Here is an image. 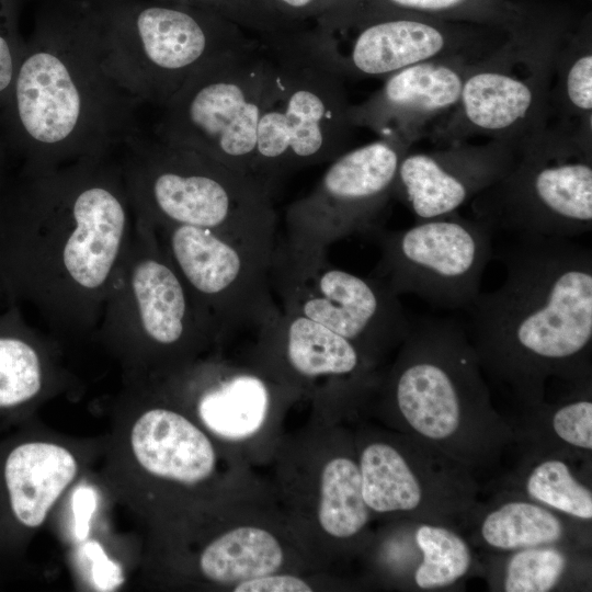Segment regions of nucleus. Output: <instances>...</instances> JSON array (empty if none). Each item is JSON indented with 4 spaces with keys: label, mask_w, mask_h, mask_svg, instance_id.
Instances as JSON below:
<instances>
[{
    "label": "nucleus",
    "mask_w": 592,
    "mask_h": 592,
    "mask_svg": "<svg viewBox=\"0 0 592 592\" xmlns=\"http://www.w3.org/2000/svg\"><path fill=\"white\" fill-rule=\"evenodd\" d=\"M135 217L119 162L20 170L0 202V287L50 329L93 335L129 246Z\"/></svg>",
    "instance_id": "obj_1"
},
{
    "label": "nucleus",
    "mask_w": 592,
    "mask_h": 592,
    "mask_svg": "<svg viewBox=\"0 0 592 592\" xmlns=\"http://www.w3.org/2000/svg\"><path fill=\"white\" fill-rule=\"evenodd\" d=\"M499 260L504 281L478 294L465 328L486 378L525 415L546 403L551 378L591 385L592 250L571 238L514 236Z\"/></svg>",
    "instance_id": "obj_2"
},
{
    "label": "nucleus",
    "mask_w": 592,
    "mask_h": 592,
    "mask_svg": "<svg viewBox=\"0 0 592 592\" xmlns=\"http://www.w3.org/2000/svg\"><path fill=\"white\" fill-rule=\"evenodd\" d=\"M101 0H48L24 42L0 136L22 170L109 158L141 105L107 71Z\"/></svg>",
    "instance_id": "obj_3"
},
{
    "label": "nucleus",
    "mask_w": 592,
    "mask_h": 592,
    "mask_svg": "<svg viewBox=\"0 0 592 592\" xmlns=\"http://www.w3.org/2000/svg\"><path fill=\"white\" fill-rule=\"evenodd\" d=\"M385 386L406 433L476 479L517 444L512 424L492 403L465 326L454 318L411 322Z\"/></svg>",
    "instance_id": "obj_4"
},
{
    "label": "nucleus",
    "mask_w": 592,
    "mask_h": 592,
    "mask_svg": "<svg viewBox=\"0 0 592 592\" xmlns=\"http://www.w3.org/2000/svg\"><path fill=\"white\" fill-rule=\"evenodd\" d=\"M125 147L119 166L135 219L276 244L273 194L257 181L158 138L138 135Z\"/></svg>",
    "instance_id": "obj_5"
},
{
    "label": "nucleus",
    "mask_w": 592,
    "mask_h": 592,
    "mask_svg": "<svg viewBox=\"0 0 592 592\" xmlns=\"http://www.w3.org/2000/svg\"><path fill=\"white\" fill-rule=\"evenodd\" d=\"M93 335L126 379L183 368L214 340L155 229L138 219Z\"/></svg>",
    "instance_id": "obj_6"
},
{
    "label": "nucleus",
    "mask_w": 592,
    "mask_h": 592,
    "mask_svg": "<svg viewBox=\"0 0 592 592\" xmlns=\"http://www.w3.org/2000/svg\"><path fill=\"white\" fill-rule=\"evenodd\" d=\"M572 22L534 8L530 20L469 67L458 102L424 137L436 146L475 138L520 145L549 123L558 45Z\"/></svg>",
    "instance_id": "obj_7"
},
{
    "label": "nucleus",
    "mask_w": 592,
    "mask_h": 592,
    "mask_svg": "<svg viewBox=\"0 0 592 592\" xmlns=\"http://www.w3.org/2000/svg\"><path fill=\"white\" fill-rule=\"evenodd\" d=\"M101 13L107 71L140 104L160 107L205 62L255 38L171 0H101Z\"/></svg>",
    "instance_id": "obj_8"
},
{
    "label": "nucleus",
    "mask_w": 592,
    "mask_h": 592,
    "mask_svg": "<svg viewBox=\"0 0 592 592\" xmlns=\"http://www.w3.org/2000/svg\"><path fill=\"white\" fill-rule=\"evenodd\" d=\"M305 32L271 45L252 177L272 194L287 174L346 151L355 129L343 79L307 48Z\"/></svg>",
    "instance_id": "obj_9"
},
{
    "label": "nucleus",
    "mask_w": 592,
    "mask_h": 592,
    "mask_svg": "<svg viewBox=\"0 0 592 592\" xmlns=\"http://www.w3.org/2000/svg\"><path fill=\"white\" fill-rule=\"evenodd\" d=\"M493 232L573 238L592 229V138L556 124L516 146L509 172L471 201Z\"/></svg>",
    "instance_id": "obj_10"
},
{
    "label": "nucleus",
    "mask_w": 592,
    "mask_h": 592,
    "mask_svg": "<svg viewBox=\"0 0 592 592\" xmlns=\"http://www.w3.org/2000/svg\"><path fill=\"white\" fill-rule=\"evenodd\" d=\"M272 69V47L258 38L212 58L162 107L156 138L254 180L259 115Z\"/></svg>",
    "instance_id": "obj_11"
},
{
    "label": "nucleus",
    "mask_w": 592,
    "mask_h": 592,
    "mask_svg": "<svg viewBox=\"0 0 592 592\" xmlns=\"http://www.w3.org/2000/svg\"><path fill=\"white\" fill-rule=\"evenodd\" d=\"M505 35L487 26L406 12L334 8L304 33V42L342 79H362L386 78L441 57H479Z\"/></svg>",
    "instance_id": "obj_12"
},
{
    "label": "nucleus",
    "mask_w": 592,
    "mask_h": 592,
    "mask_svg": "<svg viewBox=\"0 0 592 592\" xmlns=\"http://www.w3.org/2000/svg\"><path fill=\"white\" fill-rule=\"evenodd\" d=\"M271 284L282 310L342 335L371 363L409 333L411 321L384 282L331 264L326 252H299L276 243Z\"/></svg>",
    "instance_id": "obj_13"
},
{
    "label": "nucleus",
    "mask_w": 592,
    "mask_h": 592,
    "mask_svg": "<svg viewBox=\"0 0 592 592\" xmlns=\"http://www.w3.org/2000/svg\"><path fill=\"white\" fill-rule=\"evenodd\" d=\"M155 231L214 340L259 329L281 311L271 284L275 246L192 226Z\"/></svg>",
    "instance_id": "obj_14"
},
{
    "label": "nucleus",
    "mask_w": 592,
    "mask_h": 592,
    "mask_svg": "<svg viewBox=\"0 0 592 592\" xmlns=\"http://www.w3.org/2000/svg\"><path fill=\"white\" fill-rule=\"evenodd\" d=\"M369 235L380 251L372 276L400 294H414L433 307L467 309L480 293L492 258L493 231L458 212L415 221L405 229L376 227Z\"/></svg>",
    "instance_id": "obj_15"
},
{
    "label": "nucleus",
    "mask_w": 592,
    "mask_h": 592,
    "mask_svg": "<svg viewBox=\"0 0 592 592\" xmlns=\"http://www.w3.org/2000/svg\"><path fill=\"white\" fill-rule=\"evenodd\" d=\"M110 439L107 478L130 508L157 482L192 487L215 470L207 435L183 413L158 403L146 379H126Z\"/></svg>",
    "instance_id": "obj_16"
},
{
    "label": "nucleus",
    "mask_w": 592,
    "mask_h": 592,
    "mask_svg": "<svg viewBox=\"0 0 592 592\" xmlns=\"http://www.w3.org/2000/svg\"><path fill=\"white\" fill-rule=\"evenodd\" d=\"M414 143L383 137L330 161L315 187L287 207L283 243L299 252L327 253L335 241L379 227L394 198L400 161Z\"/></svg>",
    "instance_id": "obj_17"
},
{
    "label": "nucleus",
    "mask_w": 592,
    "mask_h": 592,
    "mask_svg": "<svg viewBox=\"0 0 592 592\" xmlns=\"http://www.w3.org/2000/svg\"><path fill=\"white\" fill-rule=\"evenodd\" d=\"M373 441L360 454L363 498L371 511L414 522L467 526L480 486L464 466L407 436Z\"/></svg>",
    "instance_id": "obj_18"
},
{
    "label": "nucleus",
    "mask_w": 592,
    "mask_h": 592,
    "mask_svg": "<svg viewBox=\"0 0 592 592\" xmlns=\"http://www.w3.org/2000/svg\"><path fill=\"white\" fill-rule=\"evenodd\" d=\"M92 449L27 424L0 441V573L21 563Z\"/></svg>",
    "instance_id": "obj_19"
},
{
    "label": "nucleus",
    "mask_w": 592,
    "mask_h": 592,
    "mask_svg": "<svg viewBox=\"0 0 592 592\" xmlns=\"http://www.w3.org/2000/svg\"><path fill=\"white\" fill-rule=\"evenodd\" d=\"M516 146L499 141L460 143L402 157L394 198L405 204L415 221L454 214L512 168Z\"/></svg>",
    "instance_id": "obj_20"
},
{
    "label": "nucleus",
    "mask_w": 592,
    "mask_h": 592,
    "mask_svg": "<svg viewBox=\"0 0 592 592\" xmlns=\"http://www.w3.org/2000/svg\"><path fill=\"white\" fill-rule=\"evenodd\" d=\"M479 57H441L389 75L365 101L351 104L352 124L372 130L378 138L401 136L417 143L454 109L466 73Z\"/></svg>",
    "instance_id": "obj_21"
},
{
    "label": "nucleus",
    "mask_w": 592,
    "mask_h": 592,
    "mask_svg": "<svg viewBox=\"0 0 592 592\" xmlns=\"http://www.w3.org/2000/svg\"><path fill=\"white\" fill-rule=\"evenodd\" d=\"M59 349L25 320L20 305H8L0 314V430L23 423L72 385Z\"/></svg>",
    "instance_id": "obj_22"
},
{
    "label": "nucleus",
    "mask_w": 592,
    "mask_h": 592,
    "mask_svg": "<svg viewBox=\"0 0 592 592\" xmlns=\"http://www.w3.org/2000/svg\"><path fill=\"white\" fill-rule=\"evenodd\" d=\"M486 505L478 502L467 526L489 553L561 545L588 549L590 523L569 517L519 491L504 490Z\"/></svg>",
    "instance_id": "obj_23"
},
{
    "label": "nucleus",
    "mask_w": 592,
    "mask_h": 592,
    "mask_svg": "<svg viewBox=\"0 0 592 592\" xmlns=\"http://www.w3.org/2000/svg\"><path fill=\"white\" fill-rule=\"evenodd\" d=\"M260 346L301 378L360 375L371 363L349 340L298 314L281 311L259 328Z\"/></svg>",
    "instance_id": "obj_24"
},
{
    "label": "nucleus",
    "mask_w": 592,
    "mask_h": 592,
    "mask_svg": "<svg viewBox=\"0 0 592 592\" xmlns=\"http://www.w3.org/2000/svg\"><path fill=\"white\" fill-rule=\"evenodd\" d=\"M549 122L592 137V22L591 14L571 23L554 60Z\"/></svg>",
    "instance_id": "obj_25"
},
{
    "label": "nucleus",
    "mask_w": 592,
    "mask_h": 592,
    "mask_svg": "<svg viewBox=\"0 0 592 592\" xmlns=\"http://www.w3.org/2000/svg\"><path fill=\"white\" fill-rule=\"evenodd\" d=\"M265 380L252 373H235L207 385L197 397L196 412L214 434L242 440L262 426L270 408Z\"/></svg>",
    "instance_id": "obj_26"
},
{
    "label": "nucleus",
    "mask_w": 592,
    "mask_h": 592,
    "mask_svg": "<svg viewBox=\"0 0 592 592\" xmlns=\"http://www.w3.org/2000/svg\"><path fill=\"white\" fill-rule=\"evenodd\" d=\"M588 549L544 545L493 554V565L483 566L491 587L505 592H548L561 590L577 580Z\"/></svg>",
    "instance_id": "obj_27"
},
{
    "label": "nucleus",
    "mask_w": 592,
    "mask_h": 592,
    "mask_svg": "<svg viewBox=\"0 0 592 592\" xmlns=\"http://www.w3.org/2000/svg\"><path fill=\"white\" fill-rule=\"evenodd\" d=\"M283 562L277 539L253 526L234 528L207 544L198 557L204 578L219 584L239 583L274 573Z\"/></svg>",
    "instance_id": "obj_28"
},
{
    "label": "nucleus",
    "mask_w": 592,
    "mask_h": 592,
    "mask_svg": "<svg viewBox=\"0 0 592 592\" xmlns=\"http://www.w3.org/2000/svg\"><path fill=\"white\" fill-rule=\"evenodd\" d=\"M526 455V454H525ZM519 477L522 494L569 517L591 522L592 491L566 452L532 448Z\"/></svg>",
    "instance_id": "obj_29"
},
{
    "label": "nucleus",
    "mask_w": 592,
    "mask_h": 592,
    "mask_svg": "<svg viewBox=\"0 0 592 592\" xmlns=\"http://www.w3.org/2000/svg\"><path fill=\"white\" fill-rule=\"evenodd\" d=\"M335 8L406 12L505 33L522 27L534 9L513 0H340Z\"/></svg>",
    "instance_id": "obj_30"
},
{
    "label": "nucleus",
    "mask_w": 592,
    "mask_h": 592,
    "mask_svg": "<svg viewBox=\"0 0 592 592\" xmlns=\"http://www.w3.org/2000/svg\"><path fill=\"white\" fill-rule=\"evenodd\" d=\"M414 539L421 559L412 581L421 591L455 587L485 570L473 550V544L455 527L418 522Z\"/></svg>",
    "instance_id": "obj_31"
},
{
    "label": "nucleus",
    "mask_w": 592,
    "mask_h": 592,
    "mask_svg": "<svg viewBox=\"0 0 592 592\" xmlns=\"http://www.w3.org/2000/svg\"><path fill=\"white\" fill-rule=\"evenodd\" d=\"M523 418L540 421L539 425H531V429L547 430L522 441H530L532 448L566 452L584 458L591 456V385L571 389L559 402H546Z\"/></svg>",
    "instance_id": "obj_32"
},
{
    "label": "nucleus",
    "mask_w": 592,
    "mask_h": 592,
    "mask_svg": "<svg viewBox=\"0 0 592 592\" xmlns=\"http://www.w3.org/2000/svg\"><path fill=\"white\" fill-rule=\"evenodd\" d=\"M371 510L362 493L360 467L353 459H331L321 474L318 520L326 533L351 538L367 525Z\"/></svg>",
    "instance_id": "obj_33"
},
{
    "label": "nucleus",
    "mask_w": 592,
    "mask_h": 592,
    "mask_svg": "<svg viewBox=\"0 0 592 592\" xmlns=\"http://www.w3.org/2000/svg\"><path fill=\"white\" fill-rule=\"evenodd\" d=\"M213 12L255 38L276 45L307 29L284 19L267 0H171Z\"/></svg>",
    "instance_id": "obj_34"
},
{
    "label": "nucleus",
    "mask_w": 592,
    "mask_h": 592,
    "mask_svg": "<svg viewBox=\"0 0 592 592\" xmlns=\"http://www.w3.org/2000/svg\"><path fill=\"white\" fill-rule=\"evenodd\" d=\"M23 0H0V112L9 96L24 39L19 22Z\"/></svg>",
    "instance_id": "obj_35"
},
{
    "label": "nucleus",
    "mask_w": 592,
    "mask_h": 592,
    "mask_svg": "<svg viewBox=\"0 0 592 592\" xmlns=\"http://www.w3.org/2000/svg\"><path fill=\"white\" fill-rule=\"evenodd\" d=\"M291 23L309 29L323 15L333 10L340 0H267Z\"/></svg>",
    "instance_id": "obj_36"
},
{
    "label": "nucleus",
    "mask_w": 592,
    "mask_h": 592,
    "mask_svg": "<svg viewBox=\"0 0 592 592\" xmlns=\"http://www.w3.org/2000/svg\"><path fill=\"white\" fill-rule=\"evenodd\" d=\"M236 592H310V585L300 578L289 574H266L239 582Z\"/></svg>",
    "instance_id": "obj_37"
},
{
    "label": "nucleus",
    "mask_w": 592,
    "mask_h": 592,
    "mask_svg": "<svg viewBox=\"0 0 592 592\" xmlns=\"http://www.w3.org/2000/svg\"><path fill=\"white\" fill-rule=\"evenodd\" d=\"M10 155L2 137L0 136V202L9 182L7 177L8 156Z\"/></svg>",
    "instance_id": "obj_38"
},
{
    "label": "nucleus",
    "mask_w": 592,
    "mask_h": 592,
    "mask_svg": "<svg viewBox=\"0 0 592 592\" xmlns=\"http://www.w3.org/2000/svg\"><path fill=\"white\" fill-rule=\"evenodd\" d=\"M0 299L3 300V295H2L1 287H0Z\"/></svg>",
    "instance_id": "obj_39"
}]
</instances>
